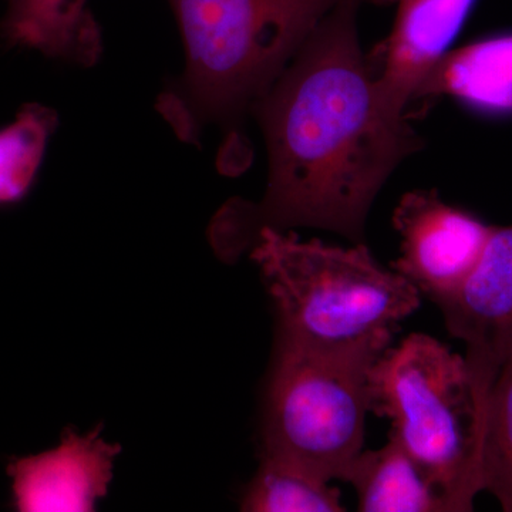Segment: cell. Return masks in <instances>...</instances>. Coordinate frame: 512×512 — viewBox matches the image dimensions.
Wrapping results in <instances>:
<instances>
[{
  "label": "cell",
  "instance_id": "obj_11",
  "mask_svg": "<svg viewBox=\"0 0 512 512\" xmlns=\"http://www.w3.org/2000/svg\"><path fill=\"white\" fill-rule=\"evenodd\" d=\"M439 97L484 116H511L512 32L451 49L421 84L413 103Z\"/></svg>",
  "mask_w": 512,
  "mask_h": 512
},
{
  "label": "cell",
  "instance_id": "obj_10",
  "mask_svg": "<svg viewBox=\"0 0 512 512\" xmlns=\"http://www.w3.org/2000/svg\"><path fill=\"white\" fill-rule=\"evenodd\" d=\"M0 37L12 49L32 50L86 69L99 63L103 53L89 0H8Z\"/></svg>",
  "mask_w": 512,
  "mask_h": 512
},
{
  "label": "cell",
  "instance_id": "obj_1",
  "mask_svg": "<svg viewBox=\"0 0 512 512\" xmlns=\"http://www.w3.org/2000/svg\"><path fill=\"white\" fill-rule=\"evenodd\" d=\"M359 0L319 23L274 86L252 107L268 150L259 202L229 201L212 221L225 261L251 251L264 228L311 227L363 244L367 215L423 138L383 106L357 33Z\"/></svg>",
  "mask_w": 512,
  "mask_h": 512
},
{
  "label": "cell",
  "instance_id": "obj_12",
  "mask_svg": "<svg viewBox=\"0 0 512 512\" xmlns=\"http://www.w3.org/2000/svg\"><path fill=\"white\" fill-rule=\"evenodd\" d=\"M345 483L353 485L362 512H450L423 468L390 436L379 450H362Z\"/></svg>",
  "mask_w": 512,
  "mask_h": 512
},
{
  "label": "cell",
  "instance_id": "obj_9",
  "mask_svg": "<svg viewBox=\"0 0 512 512\" xmlns=\"http://www.w3.org/2000/svg\"><path fill=\"white\" fill-rule=\"evenodd\" d=\"M477 0H397L392 32L375 72L380 100L393 116L409 119V107L429 74L447 55Z\"/></svg>",
  "mask_w": 512,
  "mask_h": 512
},
{
  "label": "cell",
  "instance_id": "obj_6",
  "mask_svg": "<svg viewBox=\"0 0 512 512\" xmlns=\"http://www.w3.org/2000/svg\"><path fill=\"white\" fill-rule=\"evenodd\" d=\"M393 225L402 238L393 271L434 303L453 295L470 278L495 227L447 204L436 190L404 194Z\"/></svg>",
  "mask_w": 512,
  "mask_h": 512
},
{
  "label": "cell",
  "instance_id": "obj_7",
  "mask_svg": "<svg viewBox=\"0 0 512 512\" xmlns=\"http://www.w3.org/2000/svg\"><path fill=\"white\" fill-rule=\"evenodd\" d=\"M436 305L448 332L466 343L464 359L483 423L488 394L512 352V225L494 227L473 274Z\"/></svg>",
  "mask_w": 512,
  "mask_h": 512
},
{
  "label": "cell",
  "instance_id": "obj_14",
  "mask_svg": "<svg viewBox=\"0 0 512 512\" xmlns=\"http://www.w3.org/2000/svg\"><path fill=\"white\" fill-rule=\"evenodd\" d=\"M248 512L346 511L338 488L289 458L262 453L261 466L242 498Z\"/></svg>",
  "mask_w": 512,
  "mask_h": 512
},
{
  "label": "cell",
  "instance_id": "obj_8",
  "mask_svg": "<svg viewBox=\"0 0 512 512\" xmlns=\"http://www.w3.org/2000/svg\"><path fill=\"white\" fill-rule=\"evenodd\" d=\"M120 451L100 429L84 436L64 431L52 450L10 461L13 505L22 512L93 511L109 490Z\"/></svg>",
  "mask_w": 512,
  "mask_h": 512
},
{
  "label": "cell",
  "instance_id": "obj_15",
  "mask_svg": "<svg viewBox=\"0 0 512 512\" xmlns=\"http://www.w3.org/2000/svg\"><path fill=\"white\" fill-rule=\"evenodd\" d=\"M481 487L512 512V352L498 370L481 423Z\"/></svg>",
  "mask_w": 512,
  "mask_h": 512
},
{
  "label": "cell",
  "instance_id": "obj_2",
  "mask_svg": "<svg viewBox=\"0 0 512 512\" xmlns=\"http://www.w3.org/2000/svg\"><path fill=\"white\" fill-rule=\"evenodd\" d=\"M343 2L348 0H168L183 36L185 69L158 100V110L185 141L197 140L208 124L237 126Z\"/></svg>",
  "mask_w": 512,
  "mask_h": 512
},
{
  "label": "cell",
  "instance_id": "obj_4",
  "mask_svg": "<svg viewBox=\"0 0 512 512\" xmlns=\"http://www.w3.org/2000/svg\"><path fill=\"white\" fill-rule=\"evenodd\" d=\"M370 412L423 468L450 512L473 510L481 487V417L466 359L424 333L387 348L370 376Z\"/></svg>",
  "mask_w": 512,
  "mask_h": 512
},
{
  "label": "cell",
  "instance_id": "obj_13",
  "mask_svg": "<svg viewBox=\"0 0 512 512\" xmlns=\"http://www.w3.org/2000/svg\"><path fill=\"white\" fill-rule=\"evenodd\" d=\"M57 126L55 110L30 103L0 127V208L15 207L29 197Z\"/></svg>",
  "mask_w": 512,
  "mask_h": 512
},
{
  "label": "cell",
  "instance_id": "obj_5",
  "mask_svg": "<svg viewBox=\"0 0 512 512\" xmlns=\"http://www.w3.org/2000/svg\"><path fill=\"white\" fill-rule=\"evenodd\" d=\"M392 338L319 348L279 339L266 392L264 451L345 481L363 450L372 369Z\"/></svg>",
  "mask_w": 512,
  "mask_h": 512
},
{
  "label": "cell",
  "instance_id": "obj_3",
  "mask_svg": "<svg viewBox=\"0 0 512 512\" xmlns=\"http://www.w3.org/2000/svg\"><path fill=\"white\" fill-rule=\"evenodd\" d=\"M249 252L278 312L279 339L345 348L393 338L420 306V292L365 244L333 247L264 228Z\"/></svg>",
  "mask_w": 512,
  "mask_h": 512
}]
</instances>
